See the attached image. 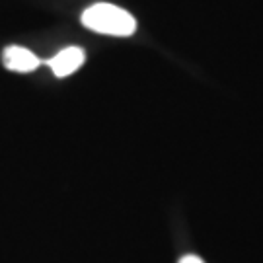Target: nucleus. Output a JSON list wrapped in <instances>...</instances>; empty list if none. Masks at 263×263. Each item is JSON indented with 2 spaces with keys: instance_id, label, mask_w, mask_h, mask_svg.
Masks as SVG:
<instances>
[{
  "instance_id": "nucleus-1",
  "label": "nucleus",
  "mask_w": 263,
  "mask_h": 263,
  "mask_svg": "<svg viewBox=\"0 0 263 263\" xmlns=\"http://www.w3.org/2000/svg\"><path fill=\"white\" fill-rule=\"evenodd\" d=\"M82 24L96 33L115 37H129L137 31V20L127 10L105 2L86 8L82 14Z\"/></svg>"
},
{
  "instance_id": "nucleus-2",
  "label": "nucleus",
  "mask_w": 263,
  "mask_h": 263,
  "mask_svg": "<svg viewBox=\"0 0 263 263\" xmlns=\"http://www.w3.org/2000/svg\"><path fill=\"white\" fill-rule=\"evenodd\" d=\"M84 59L86 55L80 47H66L61 53H57L53 59H49L47 65L51 66L53 74L59 76V78H65V76L76 72L82 66Z\"/></svg>"
},
{
  "instance_id": "nucleus-3",
  "label": "nucleus",
  "mask_w": 263,
  "mask_h": 263,
  "mask_svg": "<svg viewBox=\"0 0 263 263\" xmlns=\"http://www.w3.org/2000/svg\"><path fill=\"white\" fill-rule=\"evenodd\" d=\"M2 63H4L6 68L14 70V72H31L39 66V59L29 49L12 45V47L4 49Z\"/></svg>"
},
{
  "instance_id": "nucleus-4",
  "label": "nucleus",
  "mask_w": 263,
  "mask_h": 263,
  "mask_svg": "<svg viewBox=\"0 0 263 263\" xmlns=\"http://www.w3.org/2000/svg\"><path fill=\"white\" fill-rule=\"evenodd\" d=\"M179 263H205V261L201 257H197V255H185V257L179 259Z\"/></svg>"
}]
</instances>
